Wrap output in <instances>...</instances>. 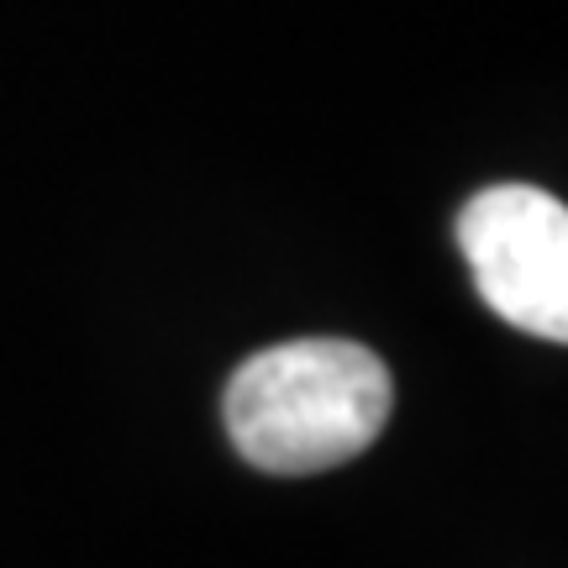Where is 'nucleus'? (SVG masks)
Masks as SVG:
<instances>
[{"label":"nucleus","instance_id":"2","mask_svg":"<svg viewBox=\"0 0 568 568\" xmlns=\"http://www.w3.org/2000/svg\"><path fill=\"white\" fill-rule=\"evenodd\" d=\"M474 284L500 322L531 337H568V211L537 184H489L458 216Z\"/></svg>","mask_w":568,"mask_h":568},{"label":"nucleus","instance_id":"1","mask_svg":"<svg viewBox=\"0 0 568 568\" xmlns=\"http://www.w3.org/2000/svg\"><path fill=\"white\" fill-rule=\"evenodd\" d=\"M395 389L385 358L347 337H295L253 353L232 385L222 416L226 437L264 474H326L379 443Z\"/></svg>","mask_w":568,"mask_h":568}]
</instances>
